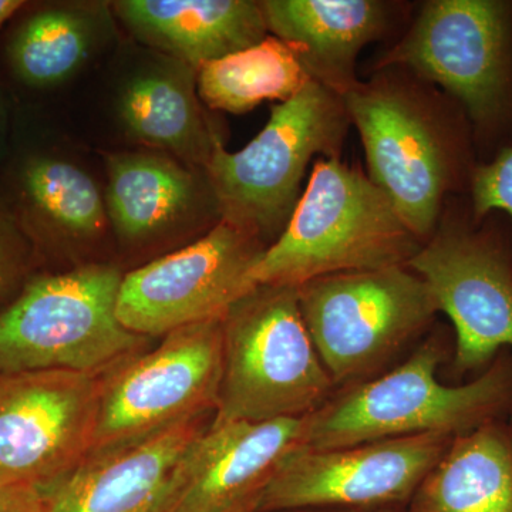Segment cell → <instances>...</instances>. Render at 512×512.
<instances>
[{
  "mask_svg": "<svg viewBox=\"0 0 512 512\" xmlns=\"http://www.w3.org/2000/svg\"><path fill=\"white\" fill-rule=\"evenodd\" d=\"M342 99L365 148L367 177L424 244L447 201L466 197L480 163L466 113L400 66L376 67Z\"/></svg>",
  "mask_w": 512,
  "mask_h": 512,
  "instance_id": "cell-1",
  "label": "cell"
},
{
  "mask_svg": "<svg viewBox=\"0 0 512 512\" xmlns=\"http://www.w3.org/2000/svg\"><path fill=\"white\" fill-rule=\"evenodd\" d=\"M444 357L443 339L431 336L392 372L332 394L306 416L303 447H348L417 434L456 439L511 413L510 353L501 352L483 375L460 386L437 379Z\"/></svg>",
  "mask_w": 512,
  "mask_h": 512,
  "instance_id": "cell-2",
  "label": "cell"
},
{
  "mask_svg": "<svg viewBox=\"0 0 512 512\" xmlns=\"http://www.w3.org/2000/svg\"><path fill=\"white\" fill-rule=\"evenodd\" d=\"M421 245L367 174L340 157L318 158L291 220L249 279L298 288L322 276L407 266Z\"/></svg>",
  "mask_w": 512,
  "mask_h": 512,
  "instance_id": "cell-3",
  "label": "cell"
},
{
  "mask_svg": "<svg viewBox=\"0 0 512 512\" xmlns=\"http://www.w3.org/2000/svg\"><path fill=\"white\" fill-rule=\"evenodd\" d=\"M400 66L457 101L473 128L478 161L512 146L511 0H427L376 60Z\"/></svg>",
  "mask_w": 512,
  "mask_h": 512,
  "instance_id": "cell-4",
  "label": "cell"
},
{
  "mask_svg": "<svg viewBox=\"0 0 512 512\" xmlns=\"http://www.w3.org/2000/svg\"><path fill=\"white\" fill-rule=\"evenodd\" d=\"M350 126L342 97L311 82L275 104L261 133L242 150L229 153L220 141L205 173L221 221L271 247L291 220L313 158L340 157Z\"/></svg>",
  "mask_w": 512,
  "mask_h": 512,
  "instance_id": "cell-5",
  "label": "cell"
},
{
  "mask_svg": "<svg viewBox=\"0 0 512 512\" xmlns=\"http://www.w3.org/2000/svg\"><path fill=\"white\" fill-rule=\"evenodd\" d=\"M222 380L212 424L301 419L332 396L298 288L259 285L222 319Z\"/></svg>",
  "mask_w": 512,
  "mask_h": 512,
  "instance_id": "cell-6",
  "label": "cell"
},
{
  "mask_svg": "<svg viewBox=\"0 0 512 512\" xmlns=\"http://www.w3.org/2000/svg\"><path fill=\"white\" fill-rule=\"evenodd\" d=\"M123 274L92 262L33 275L0 313V375L36 370L109 372L138 355L147 338L117 318Z\"/></svg>",
  "mask_w": 512,
  "mask_h": 512,
  "instance_id": "cell-7",
  "label": "cell"
},
{
  "mask_svg": "<svg viewBox=\"0 0 512 512\" xmlns=\"http://www.w3.org/2000/svg\"><path fill=\"white\" fill-rule=\"evenodd\" d=\"M407 268L426 282L439 312L453 323L457 376L490 366L500 350L512 349V245L500 212L476 220L468 198H451Z\"/></svg>",
  "mask_w": 512,
  "mask_h": 512,
  "instance_id": "cell-8",
  "label": "cell"
},
{
  "mask_svg": "<svg viewBox=\"0 0 512 512\" xmlns=\"http://www.w3.org/2000/svg\"><path fill=\"white\" fill-rule=\"evenodd\" d=\"M303 320L333 384L372 379L439 313L407 266L342 272L298 286Z\"/></svg>",
  "mask_w": 512,
  "mask_h": 512,
  "instance_id": "cell-9",
  "label": "cell"
},
{
  "mask_svg": "<svg viewBox=\"0 0 512 512\" xmlns=\"http://www.w3.org/2000/svg\"><path fill=\"white\" fill-rule=\"evenodd\" d=\"M222 340V319L194 323L104 373L92 451L215 412Z\"/></svg>",
  "mask_w": 512,
  "mask_h": 512,
  "instance_id": "cell-10",
  "label": "cell"
},
{
  "mask_svg": "<svg viewBox=\"0 0 512 512\" xmlns=\"http://www.w3.org/2000/svg\"><path fill=\"white\" fill-rule=\"evenodd\" d=\"M101 386L72 370L0 375V485L49 497L92 451Z\"/></svg>",
  "mask_w": 512,
  "mask_h": 512,
  "instance_id": "cell-11",
  "label": "cell"
},
{
  "mask_svg": "<svg viewBox=\"0 0 512 512\" xmlns=\"http://www.w3.org/2000/svg\"><path fill=\"white\" fill-rule=\"evenodd\" d=\"M266 248L255 235L221 221L187 247L124 275L117 318L147 339L224 319L255 288L249 275Z\"/></svg>",
  "mask_w": 512,
  "mask_h": 512,
  "instance_id": "cell-12",
  "label": "cell"
},
{
  "mask_svg": "<svg viewBox=\"0 0 512 512\" xmlns=\"http://www.w3.org/2000/svg\"><path fill=\"white\" fill-rule=\"evenodd\" d=\"M453 440L417 434L348 447L298 448L262 488L256 512L406 508Z\"/></svg>",
  "mask_w": 512,
  "mask_h": 512,
  "instance_id": "cell-13",
  "label": "cell"
},
{
  "mask_svg": "<svg viewBox=\"0 0 512 512\" xmlns=\"http://www.w3.org/2000/svg\"><path fill=\"white\" fill-rule=\"evenodd\" d=\"M208 414L90 451L47 498L46 512H171Z\"/></svg>",
  "mask_w": 512,
  "mask_h": 512,
  "instance_id": "cell-14",
  "label": "cell"
},
{
  "mask_svg": "<svg viewBox=\"0 0 512 512\" xmlns=\"http://www.w3.org/2000/svg\"><path fill=\"white\" fill-rule=\"evenodd\" d=\"M110 231L128 248H146L184 234H207L221 214L204 168L158 151L104 157Z\"/></svg>",
  "mask_w": 512,
  "mask_h": 512,
  "instance_id": "cell-15",
  "label": "cell"
},
{
  "mask_svg": "<svg viewBox=\"0 0 512 512\" xmlns=\"http://www.w3.org/2000/svg\"><path fill=\"white\" fill-rule=\"evenodd\" d=\"M197 73L190 64L138 46L117 82L113 109L128 140L205 170L224 138L205 113Z\"/></svg>",
  "mask_w": 512,
  "mask_h": 512,
  "instance_id": "cell-16",
  "label": "cell"
},
{
  "mask_svg": "<svg viewBox=\"0 0 512 512\" xmlns=\"http://www.w3.org/2000/svg\"><path fill=\"white\" fill-rule=\"evenodd\" d=\"M0 195L37 252L92 244L110 231L104 190L96 178L53 147L10 151Z\"/></svg>",
  "mask_w": 512,
  "mask_h": 512,
  "instance_id": "cell-17",
  "label": "cell"
},
{
  "mask_svg": "<svg viewBox=\"0 0 512 512\" xmlns=\"http://www.w3.org/2000/svg\"><path fill=\"white\" fill-rule=\"evenodd\" d=\"M306 416L210 424L197 440L171 512H228L261 493L293 451L305 446Z\"/></svg>",
  "mask_w": 512,
  "mask_h": 512,
  "instance_id": "cell-18",
  "label": "cell"
},
{
  "mask_svg": "<svg viewBox=\"0 0 512 512\" xmlns=\"http://www.w3.org/2000/svg\"><path fill=\"white\" fill-rule=\"evenodd\" d=\"M268 32L295 47L312 82L343 97L360 82L357 57L383 39L399 3L384 0H262Z\"/></svg>",
  "mask_w": 512,
  "mask_h": 512,
  "instance_id": "cell-19",
  "label": "cell"
},
{
  "mask_svg": "<svg viewBox=\"0 0 512 512\" xmlns=\"http://www.w3.org/2000/svg\"><path fill=\"white\" fill-rule=\"evenodd\" d=\"M114 18L138 46L200 69L269 35L254 0H117Z\"/></svg>",
  "mask_w": 512,
  "mask_h": 512,
  "instance_id": "cell-20",
  "label": "cell"
},
{
  "mask_svg": "<svg viewBox=\"0 0 512 512\" xmlns=\"http://www.w3.org/2000/svg\"><path fill=\"white\" fill-rule=\"evenodd\" d=\"M10 22L6 67L16 82L39 92L74 79L117 33L111 2H26Z\"/></svg>",
  "mask_w": 512,
  "mask_h": 512,
  "instance_id": "cell-21",
  "label": "cell"
},
{
  "mask_svg": "<svg viewBox=\"0 0 512 512\" xmlns=\"http://www.w3.org/2000/svg\"><path fill=\"white\" fill-rule=\"evenodd\" d=\"M407 512H512V430L490 421L451 441Z\"/></svg>",
  "mask_w": 512,
  "mask_h": 512,
  "instance_id": "cell-22",
  "label": "cell"
},
{
  "mask_svg": "<svg viewBox=\"0 0 512 512\" xmlns=\"http://www.w3.org/2000/svg\"><path fill=\"white\" fill-rule=\"evenodd\" d=\"M311 82L295 47L272 35L197 73L202 104L231 114L248 113L264 101L284 103Z\"/></svg>",
  "mask_w": 512,
  "mask_h": 512,
  "instance_id": "cell-23",
  "label": "cell"
},
{
  "mask_svg": "<svg viewBox=\"0 0 512 512\" xmlns=\"http://www.w3.org/2000/svg\"><path fill=\"white\" fill-rule=\"evenodd\" d=\"M36 254L35 245L0 195V313L32 278Z\"/></svg>",
  "mask_w": 512,
  "mask_h": 512,
  "instance_id": "cell-24",
  "label": "cell"
},
{
  "mask_svg": "<svg viewBox=\"0 0 512 512\" xmlns=\"http://www.w3.org/2000/svg\"><path fill=\"white\" fill-rule=\"evenodd\" d=\"M467 198L476 220L500 212L512 221V146L487 163H478Z\"/></svg>",
  "mask_w": 512,
  "mask_h": 512,
  "instance_id": "cell-25",
  "label": "cell"
},
{
  "mask_svg": "<svg viewBox=\"0 0 512 512\" xmlns=\"http://www.w3.org/2000/svg\"><path fill=\"white\" fill-rule=\"evenodd\" d=\"M47 498L35 488L0 485V512H46Z\"/></svg>",
  "mask_w": 512,
  "mask_h": 512,
  "instance_id": "cell-26",
  "label": "cell"
},
{
  "mask_svg": "<svg viewBox=\"0 0 512 512\" xmlns=\"http://www.w3.org/2000/svg\"><path fill=\"white\" fill-rule=\"evenodd\" d=\"M12 151V116H10L9 96L0 84V178Z\"/></svg>",
  "mask_w": 512,
  "mask_h": 512,
  "instance_id": "cell-27",
  "label": "cell"
},
{
  "mask_svg": "<svg viewBox=\"0 0 512 512\" xmlns=\"http://www.w3.org/2000/svg\"><path fill=\"white\" fill-rule=\"evenodd\" d=\"M25 5L26 2L23 0H0V30L8 25Z\"/></svg>",
  "mask_w": 512,
  "mask_h": 512,
  "instance_id": "cell-28",
  "label": "cell"
},
{
  "mask_svg": "<svg viewBox=\"0 0 512 512\" xmlns=\"http://www.w3.org/2000/svg\"><path fill=\"white\" fill-rule=\"evenodd\" d=\"M285 512H407L406 508H320V510H298Z\"/></svg>",
  "mask_w": 512,
  "mask_h": 512,
  "instance_id": "cell-29",
  "label": "cell"
},
{
  "mask_svg": "<svg viewBox=\"0 0 512 512\" xmlns=\"http://www.w3.org/2000/svg\"><path fill=\"white\" fill-rule=\"evenodd\" d=\"M259 503V494L255 497L248 498V500L242 501L241 504L235 505L228 512H256Z\"/></svg>",
  "mask_w": 512,
  "mask_h": 512,
  "instance_id": "cell-30",
  "label": "cell"
},
{
  "mask_svg": "<svg viewBox=\"0 0 512 512\" xmlns=\"http://www.w3.org/2000/svg\"><path fill=\"white\" fill-rule=\"evenodd\" d=\"M511 416H512V410H511ZM511 430H512V426H511Z\"/></svg>",
  "mask_w": 512,
  "mask_h": 512,
  "instance_id": "cell-31",
  "label": "cell"
}]
</instances>
